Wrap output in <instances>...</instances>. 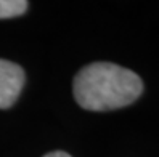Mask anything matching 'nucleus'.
<instances>
[{
	"instance_id": "obj_1",
	"label": "nucleus",
	"mask_w": 159,
	"mask_h": 157,
	"mask_svg": "<svg viewBox=\"0 0 159 157\" xmlns=\"http://www.w3.org/2000/svg\"><path fill=\"white\" fill-rule=\"evenodd\" d=\"M143 91V82L134 71L113 63H92L74 79V98L87 111L120 109Z\"/></svg>"
},
{
	"instance_id": "obj_2",
	"label": "nucleus",
	"mask_w": 159,
	"mask_h": 157,
	"mask_svg": "<svg viewBox=\"0 0 159 157\" xmlns=\"http://www.w3.org/2000/svg\"><path fill=\"white\" fill-rule=\"evenodd\" d=\"M24 71L20 64L0 59V109H8L24 87Z\"/></svg>"
},
{
	"instance_id": "obj_3",
	"label": "nucleus",
	"mask_w": 159,
	"mask_h": 157,
	"mask_svg": "<svg viewBox=\"0 0 159 157\" xmlns=\"http://www.w3.org/2000/svg\"><path fill=\"white\" fill-rule=\"evenodd\" d=\"M27 7L29 5L24 0H0V20L21 16Z\"/></svg>"
},
{
	"instance_id": "obj_4",
	"label": "nucleus",
	"mask_w": 159,
	"mask_h": 157,
	"mask_svg": "<svg viewBox=\"0 0 159 157\" xmlns=\"http://www.w3.org/2000/svg\"><path fill=\"white\" fill-rule=\"evenodd\" d=\"M45 157H71L68 152H63V151H55V152H50L47 154Z\"/></svg>"
}]
</instances>
